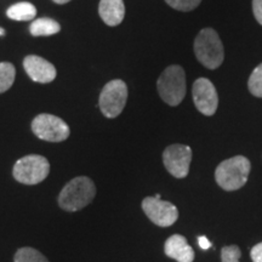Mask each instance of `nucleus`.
I'll use <instances>...</instances> for the list:
<instances>
[{
  "mask_svg": "<svg viewBox=\"0 0 262 262\" xmlns=\"http://www.w3.org/2000/svg\"><path fill=\"white\" fill-rule=\"evenodd\" d=\"M95 195L96 186L93 180L86 176H78L62 188L58 195V205L66 211L74 212L89 205Z\"/></svg>",
  "mask_w": 262,
  "mask_h": 262,
  "instance_id": "f257e3e1",
  "label": "nucleus"
},
{
  "mask_svg": "<svg viewBox=\"0 0 262 262\" xmlns=\"http://www.w3.org/2000/svg\"><path fill=\"white\" fill-rule=\"evenodd\" d=\"M195 57L208 70H217L225 60L224 45L217 32L204 28L198 33L193 44Z\"/></svg>",
  "mask_w": 262,
  "mask_h": 262,
  "instance_id": "f03ea898",
  "label": "nucleus"
},
{
  "mask_svg": "<svg viewBox=\"0 0 262 262\" xmlns=\"http://www.w3.org/2000/svg\"><path fill=\"white\" fill-rule=\"evenodd\" d=\"M250 170V160L243 156H235L219 164L215 170V180L225 191H237L247 183Z\"/></svg>",
  "mask_w": 262,
  "mask_h": 262,
  "instance_id": "7ed1b4c3",
  "label": "nucleus"
},
{
  "mask_svg": "<svg viewBox=\"0 0 262 262\" xmlns=\"http://www.w3.org/2000/svg\"><path fill=\"white\" fill-rule=\"evenodd\" d=\"M157 89L162 100L169 106H179L186 96V74L181 66L165 68L157 81Z\"/></svg>",
  "mask_w": 262,
  "mask_h": 262,
  "instance_id": "20e7f679",
  "label": "nucleus"
},
{
  "mask_svg": "<svg viewBox=\"0 0 262 262\" xmlns=\"http://www.w3.org/2000/svg\"><path fill=\"white\" fill-rule=\"evenodd\" d=\"M50 172V164L42 156L29 155L15 163L14 178L24 185H38L48 178Z\"/></svg>",
  "mask_w": 262,
  "mask_h": 262,
  "instance_id": "39448f33",
  "label": "nucleus"
},
{
  "mask_svg": "<svg viewBox=\"0 0 262 262\" xmlns=\"http://www.w3.org/2000/svg\"><path fill=\"white\" fill-rule=\"evenodd\" d=\"M127 100V86L123 80L110 81L101 91L98 106L101 112L107 118H117L123 112Z\"/></svg>",
  "mask_w": 262,
  "mask_h": 262,
  "instance_id": "423d86ee",
  "label": "nucleus"
},
{
  "mask_svg": "<svg viewBox=\"0 0 262 262\" xmlns=\"http://www.w3.org/2000/svg\"><path fill=\"white\" fill-rule=\"evenodd\" d=\"M32 131L40 140L61 142L70 136V126L61 118L52 114H39L33 119Z\"/></svg>",
  "mask_w": 262,
  "mask_h": 262,
  "instance_id": "0eeeda50",
  "label": "nucleus"
},
{
  "mask_svg": "<svg viewBox=\"0 0 262 262\" xmlns=\"http://www.w3.org/2000/svg\"><path fill=\"white\" fill-rule=\"evenodd\" d=\"M142 210L153 224L159 227H169L179 219V210L172 203L157 196H147L142 201Z\"/></svg>",
  "mask_w": 262,
  "mask_h": 262,
  "instance_id": "6e6552de",
  "label": "nucleus"
},
{
  "mask_svg": "<svg viewBox=\"0 0 262 262\" xmlns=\"http://www.w3.org/2000/svg\"><path fill=\"white\" fill-rule=\"evenodd\" d=\"M191 162L192 149L189 146L175 143L166 147L163 152V163L165 169L176 179H183L188 175Z\"/></svg>",
  "mask_w": 262,
  "mask_h": 262,
  "instance_id": "1a4fd4ad",
  "label": "nucleus"
},
{
  "mask_svg": "<svg viewBox=\"0 0 262 262\" xmlns=\"http://www.w3.org/2000/svg\"><path fill=\"white\" fill-rule=\"evenodd\" d=\"M193 102L196 110L206 117L214 116L219 106V96L214 84L206 78H199L192 88Z\"/></svg>",
  "mask_w": 262,
  "mask_h": 262,
  "instance_id": "9d476101",
  "label": "nucleus"
},
{
  "mask_svg": "<svg viewBox=\"0 0 262 262\" xmlns=\"http://www.w3.org/2000/svg\"><path fill=\"white\" fill-rule=\"evenodd\" d=\"M24 67L31 79L37 83H50L56 78V68L54 64L40 56H27L24 61Z\"/></svg>",
  "mask_w": 262,
  "mask_h": 262,
  "instance_id": "9b49d317",
  "label": "nucleus"
},
{
  "mask_svg": "<svg viewBox=\"0 0 262 262\" xmlns=\"http://www.w3.org/2000/svg\"><path fill=\"white\" fill-rule=\"evenodd\" d=\"M164 253L178 262L194 261V250L188 244L187 239L181 234H173L166 239L164 244Z\"/></svg>",
  "mask_w": 262,
  "mask_h": 262,
  "instance_id": "f8f14e48",
  "label": "nucleus"
},
{
  "mask_svg": "<svg viewBox=\"0 0 262 262\" xmlns=\"http://www.w3.org/2000/svg\"><path fill=\"white\" fill-rule=\"evenodd\" d=\"M98 14L107 26L114 27L122 24L125 16V6L123 0H101Z\"/></svg>",
  "mask_w": 262,
  "mask_h": 262,
  "instance_id": "ddd939ff",
  "label": "nucleus"
},
{
  "mask_svg": "<svg viewBox=\"0 0 262 262\" xmlns=\"http://www.w3.org/2000/svg\"><path fill=\"white\" fill-rule=\"evenodd\" d=\"M60 29L61 27L58 22L47 17L34 19L32 22L31 27H29L31 34L34 35V37H48V35L56 34V33L60 32Z\"/></svg>",
  "mask_w": 262,
  "mask_h": 262,
  "instance_id": "4468645a",
  "label": "nucleus"
},
{
  "mask_svg": "<svg viewBox=\"0 0 262 262\" xmlns=\"http://www.w3.org/2000/svg\"><path fill=\"white\" fill-rule=\"evenodd\" d=\"M9 18L14 19V21H29V19L34 18L37 15V9L31 3L22 2L17 4L10 6L6 11Z\"/></svg>",
  "mask_w": 262,
  "mask_h": 262,
  "instance_id": "2eb2a0df",
  "label": "nucleus"
},
{
  "mask_svg": "<svg viewBox=\"0 0 262 262\" xmlns=\"http://www.w3.org/2000/svg\"><path fill=\"white\" fill-rule=\"evenodd\" d=\"M16 70L14 64L9 62L0 63V94L8 91L15 81Z\"/></svg>",
  "mask_w": 262,
  "mask_h": 262,
  "instance_id": "dca6fc26",
  "label": "nucleus"
},
{
  "mask_svg": "<svg viewBox=\"0 0 262 262\" xmlns=\"http://www.w3.org/2000/svg\"><path fill=\"white\" fill-rule=\"evenodd\" d=\"M15 262H50L40 251L33 248H21L14 257Z\"/></svg>",
  "mask_w": 262,
  "mask_h": 262,
  "instance_id": "f3484780",
  "label": "nucleus"
},
{
  "mask_svg": "<svg viewBox=\"0 0 262 262\" xmlns=\"http://www.w3.org/2000/svg\"><path fill=\"white\" fill-rule=\"evenodd\" d=\"M248 88L253 96L262 98V63L258 64L253 71V73L250 74Z\"/></svg>",
  "mask_w": 262,
  "mask_h": 262,
  "instance_id": "a211bd4d",
  "label": "nucleus"
},
{
  "mask_svg": "<svg viewBox=\"0 0 262 262\" xmlns=\"http://www.w3.org/2000/svg\"><path fill=\"white\" fill-rule=\"evenodd\" d=\"M166 4L179 11H192L201 4L202 0H165Z\"/></svg>",
  "mask_w": 262,
  "mask_h": 262,
  "instance_id": "6ab92c4d",
  "label": "nucleus"
},
{
  "mask_svg": "<svg viewBox=\"0 0 262 262\" xmlns=\"http://www.w3.org/2000/svg\"><path fill=\"white\" fill-rule=\"evenodd\" d=\"M242 256V251L238 245H228L222 248L221 261L222 262H239Z\"/></svg>",
  "mask_w": 262,
  "mask_h": 262,
  "instance_id": "aec40b11",
  "label": "nucleus"
},
{
  "mask_svg": "<svg viewBox=\"0 0 262 262\" xmlns=\"http://www.w3.org/2000/svg\"><path fill=\"white\" fill-rule=\"evenodd\" d=\"M253 12L256 21L262 26V0H253Z\"/></svg>",
  "mask_w": 262,
  "mask_h": 262,
  "instance_id": "412c9836",
  "label": "nucleus"
},
{
  "mask_svg": "<svg viewBox=\"0 0 262 262\" xmlns=\"http://www.w3.org/2000/svg\"><path fill=\"white\" fill-rule=\"evenodd\" d=\"M250 257L253 262H262V243H258L251 249Z\"/></svg>",
  "mask_w": 262,
  "mask_h": 262,
  "instance_id": "4be33fe9",
  "label": "nucleus"
},
{
  "mask_svg": "<svg viewBox=\"0 0 262 262\" xmlns=\"http://www.w3.org/2000/svg\"><path fill=\"white\" fill-rule=\"evenodd\" d=\"M198 244H199V247L203 249V250H208V249L211 248L210 241H209L205 235H201V237H198Z\"/></svg>",
  "mask_w": 262,
  "mask_h": 262,
  "instance_id": "5701e85b",
  "label": "nucleus"
},
{
  "mask_svg": "<svg viewBox=\"0 0 262 262\" xmlns=\"http://www.w3.org/2000/svg\"><path fill=\"white\" fill-rule=\"evenodd\" d=\"M55 3H57V4H66V3L71 2V0H54Z\"/></svg>",
  "mask_w": 262,
  "mask_h": 262,
  "instance_id": "b1692460",
  "label": "nucleus"
},
{
  "mask_svg": "<svg viewBox=\"0 0 262 262\" xmlns=\"http://www.w3.org/2000/svg\"><path fill=\"white\" fill-rule=\"evenodd\" d=\"M4 34H5L4 29H3V28H0V35H4Z\"/></svg>",
  "mask_w": 262,
  "mask_h": 262,
  "instance_id": "393cba45",
  "label": "nucleus"
}]
</instances>
